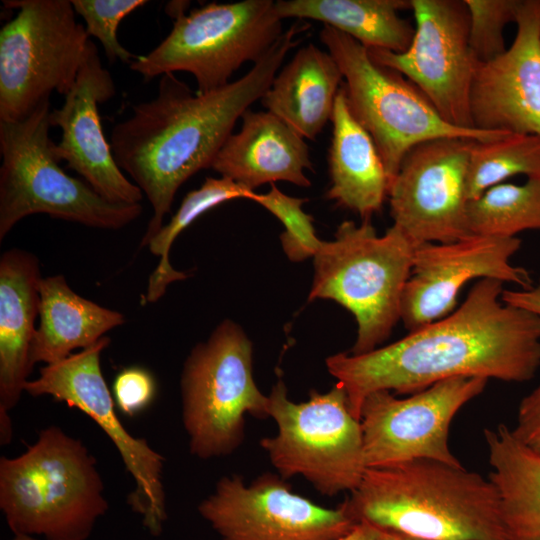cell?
Wrapping results in <instances>:
<instances>
[{
    "label": "cell",
    "mask_w": 540,
    "mask_h": 540,
    "mask_svg": "<svg viewBox=\"0 0 540 540\" xmlns=\"http://www.w3.org/2000/svg\"><path fill=\"white\" fill-rule=\"evenodd\" d=\"M503 283L485 278L449 315L370 352L326 358L360 420L377 390L413 394L442 380L477 377L522 383L540 368V315L505 304Z\"/></svg>",
    "instance_id": "6da1fadb"
},
{
    "label": "cell",
    "mask_w": 540,
    "mask_h": 540,
    "mask_svg": "<svg viewBox=\"0 0 540 540\" xmlns=\"http://www.w3.org/2000/svg\"><path fill=\"white\" fill-rule=\"evenodd\" d=\"M309 24L297 21L239 79L208 93L194 92L173 73L160 77L157 95L132 107L114 125L110 145L119 168L150 202L153 215L140 248L163 226L179 187L214 159L243 113L270 87L288 52Z\"/></svg>",
    "instance_id": "7a4b0ae2"
},
{
    "label": "cell",
    "mask_w": 540,
    "mask_h": 540,
    "mask_svg": "<svg viewBox=\"0 0 540 540\" xmlns=\"http://www.w3.org/2000/svg\"><path fill=\"white\" fill-rule=\"evenodd\" d=\"M353 520L426 540H506L490 479L434 460L366 469L343 502Z\"/></svg>",
    "instance_id": "3957f363"
},
{
    "label": "cell",
    "mask_w": 540,
    "mask_h": 540,
    "mask_svg": "<svg viewBox=\"0 0 540 540\" xmlns=\"http://www.w3.org/2000/svg\"><path fill=\"white\" fill-rule=\"evenodd\" d=\"M103 492L94 457L57 426L21 455L0 459V508L14 534L86 540L108 509Z\"/></svg>",
    "instance_id": "277c9868"
},
{
    "label": "cell",
    "mask_w": 540,
    "mask_h": 540,
    "mask_svg": "<svg viewBox=\"0 0 540 540\" xmlns=\"http://www.w3.org/2000/svg\"><path fill=\"white\" fill-rule=\"evenodd\" d=\"M416 246L394 225L379 236L369 221H344L313 257L308 300L330 299L354 315L357 337L351 354L376 349L401 319Z\"/></svg>",
    "instance_id": "5b68a950"
},
{
    "label": "cell",
    "mask_w": 540,
    "mask_h": 540,
    "mask_svg": "<svg viewBox=\"0 0 540 540\" xmlns=\"http://www.w3.org/2000/svg\"><path fill=\"white\" fill-rule=\"evenodd\" d=\"M50 101L18 121H0V241L23 218H52L98 229H121L143 211L140 203L110 201L59 165L51 127Z\"/></svg>",
    "instance_id": "8992f818"
},
{
    "label": "cell",
    "mask_w": 540,
    "mask_h": 540,
    "mask_svg": "<svg viewBox=\"0 0 540 540\" xmlns=\"http://www.w3.org/2000/svg\"><path fill=\"white\" fill-rule=\"evenodd\" d=\"M320 40L341 70L349 109L372 137L390 185L406 153L420 143L443 137L486 141L508 133L455 127L412 82L373 61L352 37L324 25Z\"/></svg>",
    "instance_id": "52a82bcc"
},
{
    "label": "cell",
    "mask_w": 540,
    "mask_h": 540,
    "mask_svg": "<svg viewBox=\"0 0 540 540\" xmlns=\"http://www.w3.org/2000/svg\"><path fill=\"white\" fill-rule=\"evenodd\" d=\"M180 388L189 449L200 459L232 454L244 440L246 415L269 417V397L253 377L252 343L231 320L191 350Z\"/></svg>",
    "instance_id": "ba28073f"
},
{
    "label": "cell",
    "mask_w": 540,
    "mask_h": 540,
    "mask_svg": "<svg viewBox=\"0 0 540 540\" xmlns=\"http://www.w3.org/2000/svg\"><path fill=\"white\" fill-rule=\"evenodd\" d=\"M268 397L277 433L260 446L279 475L302 476L325 496L354 491L367 468L361 422L344 388L336 383L325 393L312 390L307 401L296 403L279 379Z\"/></svg>",
    "instance_id": "9c48e42d"
},
{
    "label": "cell",
    "mask_w": 540,
    "mask_h": 540,
    "mask_svg": "<svg viewBox=\"0 0 540 540\" xmlns=\"http://www.w3.org/2000/svg\"><path fill=\"white\" fill-rule=\"evenodd\" d=\"M282 33L275 1L211 2L174 17L165 39L129 67L146 81L188 72L196 92L208 93L228 85L244 63L258 62Z\"/></svg>",
    "instance_id": "30bf717a"
},
{
    "label": "cell",
    "mask_w": 540,
    "mask_h": 540,
    "mask_svg": "<svg viewBox=\"0 0 540 540\" xmlns=\"http://www.w3.org/2000/svg\"><path fill=\"white\" fill-rule=\"evenodd\" d=\"M16 16L0 30V121H18L73 87L91 41L70 0H4Z\"/></svg>",
    "instance_id": "8fae6325"
},
{
    "label": "cell",
    "mask_w": 540,
    "mask_h": 540,
    "mask_svg": "<svg viewBox=\"0 0 540 540\" xmlns=\"http://www.w3.org/2000/svg\"><path fill=\"white\" fill-rule=\"evenodd\" d=\"M110 344L104 336L92 346L40 369L28 380L25 392L32 396L49 395L88 415L110 438L135 481L127 502L142 516L145 528L158 536L167 519L162 473L164 457L146 439L132 436L119 419L113 396L104 379L100 356Z\"/></svg>",
    "instance_id": "7c38bea8"
},
{
    "label": "cell",
    "mask_w": 540,
    "mask_h": 540,
    "mask_svg": "<svg viewBox=\"0 0 540 540\" xmlns=\"http://www.w3.org/2000/svg\"><path fill=\"white\" fill-rule=\"evenodd\" d=\"M487 382L484 378L454 377L406 398H397L388 390L368 394L360 410L366 468L422 459L461 466L450 450V425L458 411L483 392Z\"/></svg>",
    "instance_id": "4fadbf2b"
},
{
    "label": "cell",
    "mask_w": 540,
    "mask_h": 540,
    "mask_svg": "<svg viewBox=\"0 0 540 540\" xmlns=\"http://www.w3.org/2000/svg\"><path fill=\"white\" fill-rule=\"evenodd\" d=\"M410 1L416 26L408 49L401 53L367 49L369 56L412 82L446 122L475 129L469 97L477 61L469 45L465 1Z\"/></svg>",
    "instance_id": "5bb4252c"
},
{
    "label": "cell",
    "mask_w": 540,
    "mask_h": 540,
    "mask_svg": "<svg viewBox=\"0 0 540 540\" xmlns=\"http://www.w3.org/2000/svg\"><path fill=\"white\" fill-rule=\"evenodd\" d=\"M198 511L222 540H338L357 525L344 503L321 507L272 473L222 477Z\"/></svg>",
    "instance_id": "9a60e30c"
},
{
    "label": "cell",
    "mask_w": 540,
    "mask_h": 540,
    "mask_svg": "<svg viewBox=\"0 0 540 540\" xmlns=\"http://www.w3.org/2000/svg\"><path fill=\"white\" fill-rule=\"evenodd\" d=\"M474 139L443 137L411 148L390 185L393 225L416 245L471 236L466 208Z\"/></svg>",
    "instance_id": "2e32d148"
},
{
    "label": "cell",
    "mask_w": 540,
    "mask_h": 540,
    "mask_svg": "<svg viewBox=\"0 0 540 540\" xmlns=\"http://www.w3.org/2000/svg\"><path fill=\"white\" fill-rule=\"evenodd\" d=\"M520 247L517 237L479 235L452 243L417 245L401 301L405 328L412 332L452 313L461 288L475 278L531 289L529 271L510 262Z\"/></svg>",
    "instance_id": "e0dca14e"
},
{
    "label": "cell",
    "mask_w": 540,
    "mask_h": 540,
    "mask_svg": "<svg viewBox=\"0 0 540 540\" xmlns=\"http://www.w3.org/2000/svg\"><path fill=\"white\" fill-rule=\"evenodd\" d=\"M512 45L475 65L469 106L473 127L540 137V0H522Z\"/></svg>",
    "instance_id": "ac0fdd59"
},
{
    "label": "cell",
    "mask_w": 540,
    "mask_h": 540,
    "mask_svg": "<svg viewBox=\"0 0 540 540\" xmlns=\"http://www.w3.org/2000/svg\"><path fill=\"white\" fill-rule=\"evenodd\" d=\"M115 83L99 58L96 45L90 48L77 79L64 96L61 107L51 109V127L61 130L54 153L58 161L81 175L104 198L121 203H140L143 193L117 165L107 141L98 107L114 97Z\"/></svg>",
    "instance_id": "d6986e66"
},
{
    "label": "cell",
    "mask_w": 540,
    "mask_h": 540,
    "mask_svg": "<svg viewBox=\"0 0 540 540\" xmlns=\"http://www.w3.org/2000/svg\"><path fill=\"white\" fill-rule=\"evenodd\" d=\"M241 128L232 133L211 168L249 191L277 181L308 187L312 169L305 139L269 111L246 110Z\"/></svg>",
    "instance_id": "ffe728a7"
},
{
    "label": "cell",
    "mask_w": 540,
    "mask_h": 540,
    "mask_svg": "<svg viewBox=\"0 0 540 540\" xmlns=\"http://www.w3.org/2000/svg\"><path fill=\"white\" fill-rule=\"evenodd\" d=\"M37 257L13 248L0 258V411L8 412L25 392L32 371L31 344L39 316Z\"/></svg>",
    "instance_id": "44dd1931"
},
{
    "label": "cell",
    "mask_w": 540,
    "mask_h": 540,
    "mask_svg": "<svg viewBox=\"0 0 540 540\" xmlns=\"http://www.w3.org/2000/svg\"><path fill=\"white\" fill-rule=\"evenodd\" d=\"M328 153L330 187L326 197L358 213L364 221L381 210L390 182L380 153L352 115L344 88L336 96Z\"/></svg>",
    "instance_id": "7402d4cb"
},
{
    "label": "cell",
    "mask_w": 540,
    "mask_h": 540,
    "mask_svg": "<svg viewBox=\"0 0 540 540\" xmlns=\"http://www.w3.org/2000/svg\"><path fill=\"white\" fill-rule=\"evenodd\" d=\"M342 79L331 54L310 43L276 74L260 100L304 139L314 140L331 121Z\"/></svg>",
    "instance_id": "603a6c76"
},
{
    "label": "cell",
    "mask_w": 540,
    "mask_h": 540,
    "mask_svg": "<svg viewBox=\"0 0 540 540\" xmlns=\"http://www.w3.org/2000/svg\"><path fill=\"white\" fill-rule=\"evenodd\" d=\"M39 291L40 323L30 349L32 366L59 362L73 350L92 346L105 333L125 323L122 313L74 292L63 275L42 278Z\"/></svg>",
    "instance_id": "cb8c5ba5"
},
{
    "label": "cell",
    "mask_w": 540,
    "mask_h": 540,
    "mask_svg": "<svg viewBox=\"0 0 540 540\" xmlns=\"http://www.w3.org/2000/svg\"><path fill=\"white\" fill-rule=\"evenodd\" d=\"M506 540H540V453L508 426L484 430Z\"/></svg>",
    "instance_id": "d4e9b609"
},
{
    "label": "cell",
    "mask_w": 540,
    "mask_h": 540,
    "mask_svg": "<svg viewBox=\"0 0 540 540\" xmlns=\"http://www.w3.org/2000/svg\"><path fill=\"white\" fill-rule=\"evenodd\" d=\"M411 9L409 0H278L283 20H317L355 39L366 49L396 53L410 46L415 27L398 12Z\"/></svg>",
    "instance_id": "484cf974"
},
{
    "label": "cell",
    "mask_w": 540,
    "mask_h": 540,
    "mask_svg": "<svg viewBox=\"0 0 540 540\" xmlns=\"http://www.w3.org/2000/svg\"><path fill=\"white\" fill-rule=\"evenodd\" d=\"M253 193L230 179L207 177L198 189L186 194L169 222L163 224L147 244L150 252L160 259L148 279L144 303L157 302L171 283L187 277L175 270L169 261L170 248L177 236L208 210L233 199L251 200Z\"/></svg>",
    "instance_id": "4316f807"
},
{
    "label": "cell",
    "mask_w": 540,
    "mask_h": 540,
    "mask_svg": "<svg viewBox=\"0 0 540 540\" xmlns=\"http://www.w3.org/2000/svg\"><path fill=\"white\" fill-rule=\"evenodd\" d=\"M466 216L471 235L515 237L540 229V178H528L522 185L490 187L468 201Z\"/></svg>",
    "instance_id": "83f0119b"
},
{
    "label": "cell",
    "mask_w": 540,
    "mask_h": 540,
    "mask_svg": "<svg viewBox=\"0 0 540 540\" xmlns=\"http://www.w3.org/2000/svg\"><path fill=\"white\" fill-rule=\"evenodd\" d=\"M518 174L540 178L539 136L505 133L495 139L474 141L469 157L468 201Z\"/></svg>",
    "instance_id": "f1b7e54d"
},
{
    "label": "cell",
    "mask_w": 540,
    "mask_h": 540,
    "mask_svg": "<svg viewBox=\"0 0 540 540\" xmlns=\"http://www.w3.org/2000/svg\"><path fill=\"white\" fill-rule=\"evenodd\" d=\"M251 200L266 208L284 225L280 240L291 261L300 262L316 255L323 241L315 233L313 218L302 209L308 199L288 196L272 184L269 192H254Z\"/></svg>",
    "instance_id": "f546056e"
},
{
    "label": "cell",
    "mask_w": 540,
    "mask_h": 540,
    "mask_svg": "<svg viewBox=\"0 0 540 540\" xmlns=\"http://www.w3.org/2000/svg\"><path fill=\"white\" fill-rule=\"evenodd\" d=\"M469 12V45L478 62L506 51L504 29L515 22L522 0H464Z\"/></svg>",
    "instance_id": "4dcf8cb0"
},
{
    "label": "cell",
    "mask_w": 540,
    "mask_h": 540,
    "mask_svg": "<svg viewBox=\"0 0 540 540\" xmlns=\"http://www.w3.org/2000/svg\"><path fill=\"white\" fill-rule=\"evenodd\" d=\"M75 13L85 21L89 36L97 38L110 63L121 61L131 64L138 56L119 42L117 30L120 22L146 0H71Z\"/></svg>",
    "instance_id": "1f68e13d"
},
{
    "label": "cell",
    "mask_w": 540,
    "mask_h": 540,
    "mask_svg": "<svg viewBox=\"0 0 540 540\" xmlns=\"http://www.w3.org/2000/svg\"><path fill=\"white\" fill-rule=\"evenodd\" d=\"M155 394V379L142 367L123 369L113 383L115 405L126 416L132 417L144 411L154 400Z\"/></svg>",
    "instance_id": "d6a6232c"
},
{
    "label": "cell",
    "mask_w": 540,
    "mask_h": 540,
    "mask_svg": "<svg viewBox=\"0 0 540 540\" xmlns=\"http://www.w3.org/2000/svg\"><path fill=\"white\" fill-rule=\"evenodd\" d=\"M514 435L540 453V383L519 403Z\"/></svg>",
    "instance_id": "836d02e7"
},
{
    "label": "cell",
    "mask_w": 540,
    "mask_h": 540,
    "mask_svg": "<svg viewBox=\"0 0 540 540\" xmlns=\"http://www.w3.org/2000/svg\"><path fill=\"white\" fill-rule=\"evenodd\" d=\"M501 300L505 304L540 315V280L538 284L531 289H504L501 294Z\"/></svg>",
    "instance_id": "e575fe53"
},
{
    "label": "cell",
    "mask_w": 540,
    "mask_h": 540,
    "mask_svg": "<svg viewBox=\"0 0 540 540\" xmlns=\"http://www.w3.org/2000/svg\"><path fill=\"white\" fill-rule=\"evenodd\" d=\"M338 540H373V528L366 523H358L349 533Z\"/></svg>",
    "instance_id": "d590c367"
},
{
    "label": "cell",
    "mask_w": 540,
    "mask_h": 540,
    "mask_svg": "<svg viewBox=\"0 0 540 540\" xmlns=\"http://www.w3.org/2000/svg\"><path fill=\"white\" fill-rule=\"evenodd\" d=\"M371 527L373 528V540H426L401 533L378 529L373 526Z\"/></svg>",
    "instance_id": "8d00e7d4"
},
{
    "label": "cell",
    "mask_w": 540,
    "mask_h": 540,
    "mask_svg": "<svg viewBox=\"0 0 540 540\" xmlns=\"http://www.w3.org/2000/svg\"><path fill=\"white\" fill-rule=\"evenodd\" d=\"M1 422V443L6 444L11 440L12 425L7 412L0 411Z\"/></svg>",
    "instance_id": "74e56055"
},
{
    "label": "cell",
    "mask_w": 540,
    "mask_h": 540,
    "mask_svg": "<svg viewBox=\"0 0 540 540\" xmlns=\"http://www.w3.org/2000/svg\"><path fill=\"white\" fill-rule=\"evenodd\" d=\"M11 540H39L35 536L25 535V534H14V537Z\"/></svg>",
    "instance_id": "f35d334b"
}]
</instances>
